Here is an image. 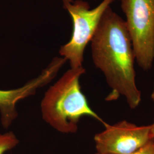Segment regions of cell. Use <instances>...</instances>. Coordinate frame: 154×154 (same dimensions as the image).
Listing matches in <instances>:
<instances>
[{
    "label": "cell",
    "mask_w": 154,
    "mask_h": 154,
    "mask_svg": "<svg viewBox=\"0 0 154 154\" xmlns=\"http://www.w3.org/2000/svg\"><path fill=\"white\" fill-rule=\"evenodd\" d=\"M39 88L38 82L31 79L19 88L4 90H0L1 122L4 128L11 126L18 116L16 109L17 103L34 95Z\"/></svg>",
    "instance_id": "6"
},
{
    "label": "cell",
    "mask_w": 154,
    "mask_h": 154,
    "mask_svg": "<svg viewBox=\"0 0 154 154\" xmlns=\"http://www.w3.org/2000/svg\"><path fill=\"white\" fill-rule=\"evenodd\" d=\"M119 1L135 58L143 70H149L154 61V0Z\"/></svg>",
    "instance_id": "4"
},
{
    "label": "cell",
    "mask_w": 154,
    "mask_h": 154,
    "mask_svg": "<svg viewBox=\"0 0 154 154\" xmlns=\"http://www.w3.org/2000/svg\"><path fill=\"white\" fill-rule=\"evenodd\" d=\"M72 17V33L70 41L62 46L59 53L69 61L71 68L82 67L84 51L93 37L101 18L114 0H103L93 9L83 0H62Z\"/></svg>",
    "instance_id": "3"
},
{
    "label": "cell",
    "mask_w": 154,
    "mask_h": 154,
    "mask_svg": "<svg viewBox=\"0 0 154 154\" xmlns=\"http://www.w3.org/2000/svg\"><path fill=\"white\" fill-rule=\"evenodd\" d=\"M19 143V140L13 132L0 133V154H4L15 148Z\"/></svg>",
    "instance_id": "7"
},
{
    "label": "cell",
    "mask_w": 154,
    "mask_h": 154,
    "mask_svg": "<svg viewBox=\"0 0 154 154\" xmlns=\"http://www.w3.org/2000/svg\"><path fill=\"white\" fill-rule=\"evenodd\" d=\"M151 98L152 99V100L154 102V86H153V90L152 91V93L151 95ZM151 135L152 139L154 140V123L152 125H151Z\"/></svg>",
    "instance_id": "9"
},
{
    "label": "cell",
    "mask_w": 154,
    "mask_h": 154,
    "mask_svg": "<svg viewBox=\"0 0 154 154\" xmlns=\"http://www.w3.org/2000/svg\"><path fill=\"white\" fill-rule=\"evenodd\" d=\"M85 72L83 66L70 68L45 94L41 104L42 118L58 132L75 133L79 119L84 116L95 118L105 127L107 125L91 109L82 91L79 79Z\"/></svg>",
    "instance_id": "2"
},
{
    "label": "cell",
    "mask_w": 154,
    "mask_h": 154,
    "mask_svg": "<svg viewBox=\"0 0 154 154\" xmlns=\"http://www.w3.org/2000/svg\"><path fill=\"white\" fill-rule=\"evenodd\" d=\"M105 127V130L94 138L98 154H131L154 140L151 125L139 126L122 121L113 125L107 124Z\"/></svg>",
    "instance_id": "5"
},
{
    "label": "cell",
    "mask_w": 154,
    "mask_h": 154,
    "mask_svg": "<svg viewBox=\"0 0 154 154\" xmlns=\"http://www.w3.org/2000/svg\"><path fill=\"white\" fill-rule=\"evenodd\" d=\"M94 64L104 74L112 92L107 100L122 95L136 109L142 100L135 81V55L125 21L109 6L91 41Z\"/></svg>",
    "instance_id": "1"
},
{
    "label": "cell",
    "mask_w": 154,
    "mask_h": 154,
    "mask_svg": "<svg viewBox=\"0 0 154 154\" xmlns=\"http://www.w3.org/2000/svg\"><path fill=\"white\" fill-rule=\"evenodd\" d=\"M95 154H100L96 153ZM129 154H154V140L151 141L142 149Z\"/></svg>",
    "instance_id": "8"
}]
</instances>
